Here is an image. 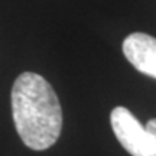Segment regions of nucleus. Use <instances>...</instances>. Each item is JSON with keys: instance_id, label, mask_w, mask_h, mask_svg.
<instances>
[{"instance_id": "20e7f679", "label": "nucleus", "mask_w": 156, "mask_h": 156, "mask_svg": "<svg viewBox=\"0 0 156 156\" xmlns=\"http://www.w3.org/2000/svg\"><path fill=\"white\" fill-rule=\"evenodd\" d=\"M146 130L152 134V137H153L155 142H156V119H152V120L147 122V124H146Z\"/></svg>"}, {"instance_id": "f03ea898", "label": "nucleus", "mask_w": 156, "mask_h": 156, "mask_svg": "<svg viewBox=\"0 0 156 156\" xmlns=\"http://www.w3.org/2000/svg\"><path fill=\"white\" fill-rule=\"evenodd\" d=\"M110 123L117 140L132 156H156V142L152 134L126 107L112 110Z\"/></svg>"}, {"instance_id": "7ed1b4c3", "label": "nucleus", "mask_w": 156, "mask_h": 156, "mask_svg": "<svg viewBox=\"0 0 156 156\" xmlns=\"http://www.w3.org/2000/svg\"><path fill=\"white\" fill-rule=\"evenodd\" d=\"M123 54L139 73L156 78V38L136 32L123 41Z\"/></svg>"}, {"instance_id": "f257e3e1", "label": "nucleus", "mask_w": 156, "mask_h": 156, "mask_svg": "<svg viewBox=\"0 0 156 156\" xmlns=\"http://www.w3.org/2000/svg\"><path fill=\"white\" fill-rule=\"evenodd\" d=\"M12 114L19 137L34 151L49 149L61 134V104L42 75L23 73L16 78L12 88Z\"/></svg>"}]
</instances>
